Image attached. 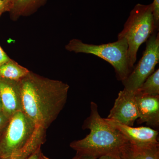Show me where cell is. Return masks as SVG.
I'll return each instance as SVG.
<instances>
[{
    "instance_id": "ac0fdd59",
    "label": "cell",
    "mask_w": 159,
    "mask_h": 159,
    "mask_svg": "<svg viewBox=\"0 0 159 159\" xmlns=\"http://www.w3.org/2000/svg\"><path fill=\"white\" fill-rule=\"evenodd\" d=\"M9 120V118L5 116L3 111H0V135L3 133L8 125Z\"/></svg>"
},
{
    "instance_id": "30bf717a",
    "label": "cell",
    "mask_w": 159,
    "mask_h": 159,
    "mask_svg": "<svg viewBox=\"0 0 159 159\" xmlns=\"http://www.w3.org/2000/svg\"><path fill=\"white\" fill-rule=\"evenodd\" d=\"M135 98L139 113L138 123H145L151 128H158L159 96H150L136 92Z\"/></svg>"
},
{
    "instance_id": "7a4b0ae2",
    "label": "cell",
    "mask_w": 159,
    "mask_h": 159,
    "mask_svg": "<svg viewBox=\"0 0 159 159\" xmlns=\"http://www.w3.org/2000/svg\"><path fill=\"white\" fill-rule=\"evenodd\" d=\"M90 110L82 126L83 129H89L90 133L84 139L71 142L70 146L79 154L97 159L105 155L114 157L128 140L100 116L95 102H91Z\"/></svg>"
},
{
    "instance_id": "6da1fadb",
    "label": "cell",
    "mask_w": 159,
    "mask_h": 159,
    "mask_svg": "<svg viewBox=\"0 0 159 159\" xmlns=\"http://www.w3.org/2000/svg\"><path fill=\"white\" fill-rule=\"evenodd\" d=\"M19 84L22 111L36 125L46 130L65 105L70 86L31 71Z\"/></svg>"
},
{
    "instance_id": "603a6c76",
    "label": "cell",
    "mask_w": 159,
    "mask_h": 159,
    "mask_svg": "<svg viewBox=\"0 0 159 159\" xmlns=\"http://www.w3.org/2000/svg\"><path fill=\"white\" fill-rule=\"evenodd\" d=\"M39 159H51L49 158L48 157H47L45 156L42 153V152H41V153L40 156V158Z\"/></svg>"
},
{
    "instance_id": "2e32d148",
    "label": "cell",
    "mask_w": 159,
    "mask_h": 159,
    "mask_svg": "<svg viewBox=\"0 0 159 159\" xmlns=\"http://www.w3.org/2000/svg\"><path fill=\"white\" fill-rule=\"evenodd\" d=\"M30 153L25 148H23L22 150L13 154L11 156L6 157H2L0 159H26L30 156Z\"/></svg>"
},
{
    "instance_id": "8fae6325",
    "label": "cell",
    "mask_w": 159,
    "mask_h": 159,
    "mask_svg": "<svg viewBox=\"0 0 159 159\" xmlns=\"http://www.w3.org/2000/svg\"><path fill=\"white\" fill-rule=\"evenodd\" d=\"M114 158L116 159H159V144L138 146L129 142Z\"/></svg>"
},
{
    "instance_id": "ba28073f",
    "label": "cell",
    "mask_w": 159,
    "mask_h": 159,
    "mask_svg": "<svg viewBox=\"0 0 159 159\" xmlns=\"http://www.w3.org/2000/svg\"><path fill=\"white\" fill-rule=\"evenodd\" d=\"M107 123L116 129L129 143L138 146H147L159 144V133L150 127H134L107 118Z\"/></svg>"
},
{
    "instance_id": "7402d4cb",
    "label": "cell",
    "mask_w": 159,
    "mask_h": 159,
    "mask_svg": "<svg viewBox=\"0 0 159 159\" xmlns=\"http://www.w3.org/2000/svg\"><path fill=\"white\" fill-rule=\"evenodd\" d=\"M98 159H116L115 158L111 156L105 155L99 157L98 158Z\"/></svg>"
},
{
    "instance_id": "3957f363",
    "label": "cell",
    "mask_w": 159,
    "mask_h": 159,
    "mask_svg": "<svg viewBox=\"0 0 159 159\" xmlns=\"http://www.w3.org/2000/svg\"><path fill=\"white\" fill-rule=\"evenodd\" d=\"M152 11V3L147 5L137 4L131 11L123 30L118 34V39L124 38L127 41L129 60L133 69L139 48L157 31Z\"/></svg>"
},
{
    "instance_id": "52a82bcc",
    "label": "cell",
    "mask_w": 159,
    "mask_h": 159,
    "mask_svg": "<svg viewBox=\"0 0 159 159\" xmlns=\"http://www.w3.org/2000/svg\"><path fill=\"white\" fill-rule=\"evenodd\" d=\"M107 119L133 126L139 118L135 93L124 89L120 91Z\"/></svg>"
},
{
    "instance_id": "5bb4252c",
    "label": "cell",
    "mask_w": 159,
    "mask_h": 159,
    "mask_svg": "<svg viewBox=\"0 0 159 159\" xmlns=\"http://www.w3.org/2000/svg\"><path fill=\"white\" fill-rule=\"evenodd\" d=\"M137 92L150 96H159V69L146 79Z\"/></svg>"
},
{
    "instance_id": "9a60e30c",
    "label": "cell",
    "mask_w": 159,
    "mask_h": 159,
    "mask_svg": "<svg viewBox=\"0 0 159 159\" xmlns=\"http://www.w3.org/2000/svg\"><path fill=\"white\" fill-rule=\"evenodd\" d=\"M153 19L155 26L157 31H158L159 27V0H153Z\"/></svg>"
},
{
    "instance_id": "ffe728a7",
    "label": "cell",
    "mask_w": 159,
    "mask_h": 159,
    "mask_svg": "<svg viewBox=\"0 0 159 159\" xmlns=\"http://www.w3.org/2000/svg\"><path fill=\"white\" fill-rule=\"evenodd\" d=\"M42 152L41 150V147L38 148L33 153L31 154L28 158L26 159H39L40 156Z\"/></svg>"
},
{
    "instance_id": "e0dca14e",
    "label": "cell",
    "mask_w": 159,
    "mask_h": 159,
    "mask_svg": "<svg viewBox=\"0 0 159 159\" xmlns=\"http://www.w3.org/2000/svg\"><path fill=\"white\" fill-rule=\"evenodd\" d=\"M13 3L6 0H0V17L5 12H10L13 8Z\"/></svg>"
},
{
    "instance_id": "4fadbf2b",
    "label": "cell",
    "mask_w": 159,
    "mask_h": 159,
    "mask_svg": "<svg viewBox=\"0 0 159 159\" xmlns=\"http://www.w3.org/2000/svg\"><path fill=\"white\" fill-rule=\"evenodd\" d=\"M29 72L28 69L11 59L0 66V77L10 80L19 81Z\"/></svg>"
},
{
    "instance_id": "44dd1931",
    "label": "cell",
    "mask_w": 159,
    "mask_h": 159,
    "mask_svg": "<svg viewBox=\"0 0 159 159\" xmlns=\"http://www.w3.org/2000/svg\"><path fill=\"white\" fill-rule=\"evenodd\" d=\"M73 159H97L93 157L83 155L77 153L76 156Z\"/></svg>"
},
{
    "instance_id": "cb8c5ba5",
    "label": "cell",
    "mask_w": 159,
    "mask_h": 159,
    "mask_svg": "<svg viewBox=\"0 0 159 159\" xmlns=\"http://www.w3.org/2000/svg\"><path fill=\"white\" fill-rule=\"evenodd\" d=\"M0 111H2V100L0 96Z\"/></svg>"
},
{
    "instance_id": "5b68a950",
    "label": "cell",
    "mask_w": 159,
    "mask_h": 159,
    "mask_svg": "<svg viewBox=\"0 0 159 159\" xmlns=\"http://www.w3.org/2000/svg\"><path fill=\"white\" fill-rule=\"evenodd\" d=\"M38 126L22 111L15 113L1 135L0 157L22 150L30 142Z\"/></svg>"
},
{
    "instance_id": "d4e9b609",
    "label": "cell",
    "mask_w": 159,
    "mask_h": 159,
    "mask_svg": "<svg viewBox=\"0 0 159 159\" xmlns=\"http://www.w3.org/2000/svg\"><path fill=\"white\" fill-rule=\"evenodd\" d=\"M6 1H9V2H11L13 3V4H14L15 0H6Z\"/></svg>"
},
{
    "instance_id": "7c38bea8",
    "label": "cell",
    "mask_w": 159,
    "mask_h": 159,
    "mask_svg": "<svg viewBox=\"0 0 159 159\" xmlns=\"http://www.w3.org/2000/svg\"><path fill=\"white\" fill-rule=\"evenodd\" d=\"M48 0H15L13 8L9 12L11 19L17 20L21 16L33 14L43 6Z\"/></svg>"
},
{
    "instance_id": "277c9868",
    "label": "cell",
    "mask_w": 159,
    "mask_h": 159,
    "mask_svg": "<svg viewBox=\"0 0 159 159\" xmlns=\"http://www.w3.org/2000/svg\"><path fill=\"white\" fill-rule=\"evenodd\" d=\"M65 49L75 53L93 54L104 60L113 67L117 79L122 82L133 70L129 60L128 44L124 38L101 45L89 44L81 40L74 39L66 45Z\"/></svg>"
},
{
    "instance_id": "d6986e66",
    "label": "cell",
    "mask_w": 159,
    "mask_h": 159,
    "mask_svg": "<svg viewBox=\"0 0 159 159\" xmlns=\"http://www.w3.org/2000/svg\"><path fill=\"white\" fill-rule=\"evenodd\" d=\"M11 58L9 57L2 48L0 46V66L9 61Z\"/></svg>"
},
{
    "instance_id": "484cf974",
    "label": "cell",
    "mask_w": 159,
    "mask_h": 159,
    "mask_svg": "<svg viewBox=\"0 0 159 159\" xmlns=\"http://www.w3.org/2000/svg\"><path fill=\"white\" fill-rule=\"evenodd\" d=\"M2 134L0 135V139H1V135H2Z\"/></svg>"
},
{
    "instance_id": "9c48e42d",
    "label": "cell",
    "mask_w": 159,
    "mask_h": 159,
    "mask_svg": "<svg viewBox=\"0 0 159 159\" xmlns=\"http://www.w3.org/2000/svg\"><path fill=\"white\" fill-rule=\"evenodd\" d=\"M0 96L6 117L10 119L15 113L22 111L19 81L0 77Z\"/></svg>"
},
{
    "instance_id": "8992f818",
    "label": "cell",
    "mask_w": 159,
    "mask_h": 159,
    "mask_svg": "<svg viewBox=\"0 0 159 159\" xmlns=\"http://www.w3.org/2000/svg\"><path fill=\"white\" fill-rule=\"evenodd\" d=\"M153 32L146 41V48L141 60L128 77L122 81L124 89L135 93L154 71L159 62V35Z\"/></svg>"
}]
</instances>
